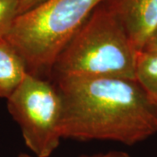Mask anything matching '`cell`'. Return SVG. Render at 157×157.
Segmentation results:
<instances>
[{
  "label": "cell",
  "mask_w": 157,
  "mask_h": 157,
  "mask_svg": "<svg viewBox=\"0 0 157 157\" xmlns=\"http://www.w3.org/2000/svg\"><path fill=\"white\" fill-rule=\"evenodd\" d=\"M105 0H45L14 18L5 39L29 74H49L58 56Z\"/></svg>",
  "instance_id": "obj_2"
},
{
  "label": "cell",
  "mask_w": 157,
  "mask_h": 157,
  "mask_svg": "<svg viewBox=\"0 0 157 157\" xmlns=\"http://www.w3.org/2000/svg\"><path fill=\"white\" fill-rule=\"evenodd\" d=\"M137 54L121 24L103 2L58 56L51 74L56 78L135 79Z\"/></svg>",
  "instance_id": "obj_3"
},
{
  "label": "cell",
  "mask_w": 157,
  "mask_h": 157,
  "mask_svg": "<svg viewBox=\"0 0 157 157\" xmlns=\"http://www.w3.org/2000/svg\"><path fill=\"white\" fill-rule=\"evenodd\" d=\"M45 0H18L17 16L33 9V7L45 2Z\"/></svg>",
  "instance_id": "obj_9"
},
{
  "label": "cell",
  "mask_w": 157,
  "mask_h": 157,
  "mask_svg": "<svg viewBox=\"0 0 157 157\" xmlns=\"http://www.w3.org/2000/svg\"><path fill=\"white\" fill-rule=\"evenodd\" d=\"M18 157H36V156H32V155H29L27 154H21V155H19Z\"/></svg>",
  "instance_id": "obj_12"
},
{
  "label": "cell",
  "mask_w": 157,
  "mask_h": 157,
  "mask_svg": "<svg viewBox=\"0 0 157 157\" xmlns=\"http://www.w3.org/2000/svg\"><path fill=\"white\" fill-rule=\"evenodd\" d=\"M137 52L157 29V0H105Z\"/></svg>",
  "instance_id": "obj_5"
},
{
  "label": "cell",
  "mask_w": 157,
  "mask_h": 157,
  "mask_svg": "<svg viewBox=\"0 0 157 157\" xmlns=\"http://www.w3.org/2000/svg\"><path fill=\"white\" fill-rule=\"evenodd\" d=\"M27 74L20 54L5 38L0 39V98L8 99Z\"/></svg>",
  "instance_id": "obj_6"
},
{
  "label": "cell",
  "mask_w": 157,
  "mask_h": 157,
  "mask_svg": "<svg viewBox=\"0 0 157 157\" xmlns=\"http://www.w3.org/2000/svg\"><path fill=\"white\" fill-rule=\"evenodd\" d=\"M18 0H0V39L6 37L17 16Z\"/></svg>",
  "instance_id": "obj_8"
},
{
  "label": "cell",
  "mask_w": 157,
  "mask_h": 157,
  "mask_svg": "<svg viewBox=\"0 0 157 157\" xmlns=\"http://www.w3.org/2000/svg\"><path fill=\"white\" fill-rule=\"evenodd\" d=\"M140 52L157 53V29L151 34Z\"/></svg>",
  "instance_id": "obj_10"
},
{
  "label": "cell",
  "mask_w": 157,
  "mask_h": 157,
  "mask_svg": "<svg viewBox=\"0 0 157 157\" xmlns=\"http://www.w3.org/2000/svg\"><path fill=\"white\" fill-rule=\"evenodd\" d=\"M7 107L35 156H50L62 139L63 104L55 84L28 73L7 99Z\"/></svg>",
  "instance_id": "obj_4"
},
{
  "label": "cell",
  "mask_w": 157,
  "mask_h": 157,
  "mask_svg": "<svg viewBox=\"0 0 157 157\" xmlns=\"http://www.w3.org/2000/svg\"><path fill=\"white\" fill-rule=\"evenodd\" d=\"M63 104L62 138L134 145L157 134V104L136 79L56 78Z\"/></svg>",
  "instance_id": "obj_1"
},
{
  "label": "cell",
  "mask_w": 157,
  "mask_h": 157,
  "mask_svg": "<svg viewBox=\"0 0 157 157\" xmlns=\"http://www.w3.org/2000/svg\"><path fill=\"white\" fill-rule=\"evenodd\" d=\"M88 157H131L128 154L124 153V152H109L106 154H101L97 155H93V156Z\"/></svg>",
  "instance_id": "obj_11"
},
{
  "label": "cell",
  "mask_w": 157,
  "mask_h": 157,
  "mask_svg": "<svg viewBox=\"0 0 157 157\" xmlns=\"http://www.w3.org/2000/svg\"><path fill=\"white\" fill-rule=\"evenodd\" d=\"M135 79L147 96L157 104V53L138 52Z\"/></svg>",
  "instance_id": "obj_7"
}]
</instances>
